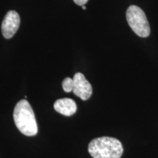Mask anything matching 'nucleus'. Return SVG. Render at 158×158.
<instances>
[{"mask_svg":"<svg viewBox=\"0 0 158 158\" xmlns=\"http://www.w3.org/2000/svg\"><path fill=\"white\" fill-rule=\"evenodd\" d=\"M13 118L19 131L27 136H34L37 133L36 118L30 104L26 100L18 102L13 111Z\"/></svg>","mask_w":158,"mask_h":158,"instance_id":"1","label":"nucleus"},{"mask_svg":"<svg viewBox=\"0 0 158 158\" xmlns=\"http://www.w3.org/2000/svg\"><path fill=\"white\" fill-rule=\"evenodd\" d=\"M89 152L93 158H120L124 149L121 142L112 137H100L89 144Z\"/></svg>","mask_w":158,"mask_h":158,"instance_id":"2","label":"nucleus"},{"mask_svg":"<svg viewBox=\"0 0 158 158\" xmlns=\"http://www.w3.org/2000/svg\"><path fill=\"white\" fill-rule=\"evenodd\" d=\"M126 18L130 28L138 36L147 37L150 34V27L144 12L136 5H131L126 12Z\"/></svg>","mask_w":158,"mask_h":158,"instance_id":"3","label":"nucleus"},{"mask_svg":"<svg viewBox=\"0 0 158 158\" xmlns=\"http://www.w3.org/2000/svg\"><path fill=\"white\" fill-rule=\"evenodd\" d=\"M73 89L75 95L83 100H87L92 96V87L90 83L81 73H77L73 77Z\"/></svg>","mask_w":158,"mask_h":158,"instance_id":"4","label":"nucleus"},{"mask_svg":"<svg viewBox=\"0 0 158 158\" xmlns=\"http://www.w3.org/2000/svg\"><path fill=\"white\" fill-rule=\"evenodd\" d=\"M20 25V16L14 10L7 12L2 23V32L4 37L10 39L13 37L19 29Z\"/></svg>","mask_w":158,"mask_h":158,"instance_id":"5","label":"nucleus"},{"mask_svg":"<svg viewBox=\"0 0 158 158\" xmlns=\"http://www.w3.org/2000/svg\"><path fill=\"white\" fill-rule=\"evenodd\" d=\"M55 110L66 116H70L76 113L77 105L73 100L70 98L59 99L54 102Z\"/></svg>","mask_w":158,"mask_h":158,"instance_id":"6","label":"nucleus"},{"mask_svg":"<svg viewBox=\"0 0 158 158\" xmlns=\"http://www.w3.org/2000/svg\"><path fill=\"white\" fill-rule=\"evenodd\" d=\"M62 88L64 92H73V79L71 78H64V80L62 81Z\"/></svg>","mask_w":158,"mask_h":158,"instance_id":"7","label":"nucleus"},{"mask_svg":"<svg viewBox=\"0 0 158 158\" xmlns=\"http://www.w3.org/2000/svg\"><path fill=\"white\" fill-rule=\"evenodd\" d=\"M89 0H73V2L76 5H78L79 6H83L86 4Z\"/></svg>","mask_w":158,"mask_h":158,"instance_id":"8","label":"nucleus"},{"mask_svg":"<svg viewBox=\"0 0 158 158\" xmlns=\"http://www.w3.org/2000/svg\"><path fill=\"white\" fill-rule=\"evenodd\" d=\"M81 7H82V8H83V9H84V10H86V7H85V6H84V5H83V6H81Z\"/></svg>","mask_w":158,"mask_h":158,"instance_id":"9","label":"nucleus"}]
</instances>
